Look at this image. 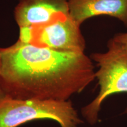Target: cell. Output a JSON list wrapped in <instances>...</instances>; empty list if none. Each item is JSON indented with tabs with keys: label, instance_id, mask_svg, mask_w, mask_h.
Instances as JSON below:
<instances>
[{
	"label": "cell",
	"instance_id": "3957f363",
	"mask_svg": "<svg viewBox=\"0 0 127 127\" xmlns=\"http://www.w3.org/2000/svg\"><path fill=\"white\" fill-rule=\"evenodd\" d=\"M98 69L95 73L99 86L97 96L81 109L82 117L91 125L98 121L103 102L111 95L127 93V50L108 47L105 52L91 55Z\"/></svg>",
	"mask_w": 127,
	"mask_h": 127
},
{
	"label": "cell",
	"instance_id": "8992f818",
	"mask_svg": "<svg viewBox=\"0 0 127 127\" xmlns=\"http://www.w3.org/2000/svg\"><path fill=\"white\" fill-rule=\"evenodd\" d=\"M69 14L81 25L97 15H109L121 21L127 27V0H68Z\"/></svg>",
	"mask_w": 127,
	"mask_h": 127
},
{
	"label": "cell",
	"instance_id": "52a82bcc",
	"mask_svg": "<svg viewBox=\"0 0 127 127\" xmlns=\"http://www.w3.org/2000/svg\"><path fill=\"white\" fill-rule=\"evenodd\" d=\"M107 46L127 50V32L116 34L108 41Z\"/></svg>",
	"mask_w": 127,
	"mask_h": 127
},
{
	"label": "cell",
	"instance_id": "7a4b0ae2",
	"mask_svg": "<svg viewBox=\"0 0 127 127\" xmlns=\"http://www.w3.org/2000/svg\"><path fill=\"white\" fill-rule=\"evenodd\" d=\"M52 120L61 127L84 123L70 100L17 99L8 98L0 104V127H18L36 120Z\"/></svg>",
	"mask_w": 127,
	"mask_h": 127
},
{
	"label": "cell",
	"instance_id": "277c9868",
	"mask_svg": "<svg viewBox=\"0 0 127 127\" xmlns=\"http://www.w3.org/2000/svg\"><path fill=\"white\" fill-rule=\"evenodd\" d=\"M30 29L29 44L63 52H84L85 41L80 26L69 14L57 15L47 23Z\"/></svg>",
	"mask_w": 127,
	"mask_h": 127
},
{
	"label": "cell",
	"instance_id": "ba28073f",
	"mask_svg": "<svg viewBox=\"0 0 127 127\" xmlns=\"http://www.w3.org/2000/svg\"><path fill=\"white\" fill-rule=\"evenodd\" d=\"M8 98H9L8 96L4 90H3L1 85H0V104H1L3 101H4L5 100L7 99Z\"/></svg>",
	"mask_w": 127,
	"mask_h": 127
},
{
	"label": "cell",
	"instance_id": "6da1fadb",
	"mask_svg": "<svg viewBox=\"0 0 127 127\" xmlns=\"http://www.w3.org/2000/svg\"><path fill=\"white\" fill-rule=\"evenodd\" d=\"M84 52L54 50L18 40L0 48V85L9 98L67 101L95 79Z\"/></svg>",
	"mask_w": 127,
	"mask_h": 127
},
{
	"label": "cell",
	"instance_id": "9c48e42d",
	"mask_svg": "<svg viewBox=\"0 0 127 127\" xmlns=\"http://www.w3.org/2000/svg\"><path fill=\"white\" fill-rule=\"evenodd\" d=\"M124 114H127V107L126 108H125V110L124 112Z\"/></svg>",
	"mask_w": 127,
	"mask_h": 127
},
{
	"label": "cell",
	"instance_id": "5b68a950",
	"mask_svg": "<svg viewBox=\"0 0 127 127\" xmlns=\"http://www.w3.org/2000/svg\"><path fill=\"white\" fill-rule=\"evenodd\" d=\"M67 14L68 0H20L14 11L20 28L43 24L57 15Z\"/></svg>",
	"mask_w": 127,
	"mask_h": 127
}]
</instances>
